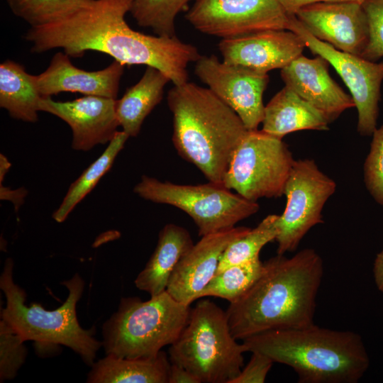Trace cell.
<instances>
[{
	"instance_id": "4",
	"label": "cell",
	"mask_w": 383,
	"mask_h": 383,
	"mask_svg": "<svg viewBox=\"0 0 383 383\" xmlns=\"http://www.w3.org/2000/svg\"><path fill=\"white\" fill-rule=\"evenodd\" d=\"M243 340L247 352L262 353L291 367L300 383H356L370 365L360 335L314 323L268 331Z\"/></svg>"
},
{
	"instance_id": "28",
	"label": "cell",
	"mask_w": 383,
	"mask_h": 383,
	"mask_svg": "<svg viewBox=\"0 0 383 383\" xmlns=\"http://www.w3.org/2000/svg\"><path fill=\"white\" fill-rule=\"evenodd\" d=\"M190 1L134 0L130 12L139 26L152 29L157 35L172 37L176 17Z\"/></svg>"
},
{
	"instance_id": "12",
	"label": "cell",
	"mask_w": 383,
	"mask_h": 383,
	"mask_svg": "<svg viewBox=\"0 0 383 383\" xmlns=\"http://www.w3.org/2000/svg\"><path fill=\"white\" fill-rule=\"evenodd\" d=\"M186 20L199 31L229 38L266 30H287L279 0H195Z\"/></svg>"
},
{
	"instance_id": "25",
	"label": "cell",
	"mask_w": 383,
	"mask_h": 383,
	"mask_svg": "<svg viewBox=\"0 0 383 383\" xmlns=\"http://www.w3.org/2000/svg\"><path fill=\"white\" fill-rule=\"evenodd\" d=\"M128 138L124 131H118L103 153L71 184L61 204L52 214L55 221H65L74 207L94 188L111 169Z\"/></svg>"
},
{
	"instance_id": "5",
	"label": "cell",
	"mask_w": 383,
	"mask_h": 383,
	"mask_svg": "<svg viewBox=\"0 0 383 383\" xmlns=\"http://www.w3.org/2000/svg\"><path fill=\"white\" fill-rule=\"evenodd\" d=\"M13 269V261L6 259L0 276V288L6 299V306L1 309V319L25 342L67 346L91 366L103 343L94 338V326L87 330L78 321L76 307L84 288L80 275L76 273L61 283L68 289L67 298L60 306L50 311L38 303L25 304L26 292L14 282Z\"/></svg>"
},
{
	"instance_id": "8",
	"label": "cell",
	"mask_w": 383,
	"mask_h": 383,
	"mask_svg": "<svg viewBox=\"0 0 383 383\" xmlns=\"http://www.w3.org/2000/svg\"><path fill=\"white\" fill-rule=\"evenodd\" d=\"M133 192L145 200L171 205L185 212L196 225L200 236L233 228L260 210L256 201L210 182L178 184L143 175Z\"/></svg>"
},
{
	"instance_id": "31",
	"label": "cell",
	"mask_w": 383,
	"mask_h": 383,
	"mask_svg": "<svg viewBox=\"0 0 383 383\" xmlns=\"http://www.w3.org/2000/svg\"><path fill=\"white\" fill-rule=\"evenodd\" d=\"M372 136L370 152L363 165V178L370 194L383 206V124Z\"/></svg>"
},
{
	"instance_id": "27",
	"label": "cell",
	"mask_w": 383,
	"mask_h": 383,
	"mask_svg": "<svg viewBox=\"0 0 383 383\" xmlns=\"http://www.w3.org/2000/svg\"><path fill=\"white\" fill-rule=\"evenodd\" d=\"M278 218L277 214L268 215L255 228L230 243L220 258L216 274L258 258L262 248L277 236Z\"/></svg>"
},
{
	"instance_id": "13",
	"label": "cell",
	"mask_w": 383,
	"mask_h": 383,
	"mask_svg": "<svg viewBox=\"0 0 383 383\" xmlns=\"http://www.w3.org/2000/svg\"><path fill=\"white\" fill-rule=\"evenodd\" d=\"M194 73L240 117L248 131L257 130L264 117L263 93L267 73L220 61L213 55L201 56Z\"/></svg>"
},
{
	"instance_id": "30",
	"label": "cell",
	"mask_w": 383,
	"mask_h": 383,
	"mask_svg": "<svg viewBox=\"0 0 383 383\" xmlns=\"http://www.w3.org/2000/svg\"><path fill=\"white\" fill-rule=\"evenodd\" d=\"M25 341L4 321H0V381L13 379L27 355Z\"/></svg>"
},
{
	"instance_id": "37",
	"label": "cell",
	"mask_w": 383,
	"mask_h": 383,
	"mask_svg": "<svg viewBox=\"0 0 383 383\" xmlns=\"http://www.w3.org/2000/svg\"><path fill=\"white\" fill-rule=\"evenodd\" d=\"M373 274L378 289L383 293V250L376 256L373 266Z\"/></svg>"
},
{
	"instance_id": "29",
	"label": "cell",
	"mask_w": 383,
	"mask_h": 383,
	"mask_svg": "<svg viewBox=\"0 0 383 383\" xmlns=\"http://www.w3.org/2000/svg\"><path fill=\"white\" fill-rule=\"evenodd\" d=\"M13 15L30 26L45 23L89 0H6Z\"/></svg>"
},
{
	"instance_id": "2",
	"label": "cell",
	"mask_w": 383,
	"mask_h": 383,
	"mask_svg": "<svg viewBox=\"0 0 383 383\" xmlns=\"http://www.w3.org/2000/svg\"><path fill=\"white\" fill-rule=\"evenodd\" d=\"M263 263L259 277L226 311L237 340L314 323L323 274V261L318 252L305 248L289 258L277 255Z\"/></svg>"
},
{
	"instance_id": "6",
	"label": "cell",
	"mask_w": 383,
	"mask_h": 383,
	"mask_svg": "<svg viewBox=\"0 0 383 383\" xmlns=\"http://www.w3.org/2000/svg\"><path fill=\"white\" fill-rule=\"evenodd\" d=\"M190 310V306L177 301L167 291L147 301L122 298L117 311L103 325L106 354L122 358L157 356L177 339Z\"/></svg>"
},
{
	"instance_id": "36",
	"label": "cell",
	"mask_w": 383,
	"mask_h": 383,
	"mask_svg": "<svg viewBox=\"0 0 383 383\" xmlns=\"http://www.w3.org/2000/svg\"><path fill=\"white\" fill-rule=\"evenodd\" d=\"M0 185L1 199L11 201L14 204L16 211H17L23 204L27 191L23 187L16 190H11L9 187H4L2 183H0Z\"/></svg>"
},
{
	"instance_id": "22",
	"label": "cell",
	"mask_w": 383,
	"mask_h": 383,
	"mask_svg": "<svg viewBox=\"0 0 383 383\" xmlns=\"http://www.w3.org/2000/svg\"><path fill=\"white\" fill-rule=\"evenodd\" d=\"M171 363L161 350L154 357L122 358L111 355L94 362L89 383H168Z\"/></svg>"
},
{
	"instance_id": "7",
	"label": "cell",
	"mask_w": 383,
	"mask_h": 383,
	"mask_svg": "<svg viewBox=\"0 0 383 383\" xmlns=\"http://www.w3.org/2000/svg\"><path fill=\"white\" fill-rule=\"evenodd\" d=\"M246 352L231 334L226 311L209 299L191 309L169 348L171 363L187 370L200 383H231L240 374Z\"/></svg>"
},
{
	"instance_id": "17",
	"label": "cell",
	"mask_w": 383,
	"mask_h": 383,
	"mask_svg": "<svg viewBox=\"0 0 383 383\" xmlns=\"http://www.w3.org/2000/svg\"><path fill=\"white\" fill-rule=\"evenodd\" d=\"M302 39L289 30H266L221 39L223 61L267 73L282 69L302 54Z\"/></svg>"
},
{
	"instance_id": "16",
	"label": "cell",
	"mask_w": 383,
	"mask_h": 383,
	"mask_svg": "<svg viewBox=\"0 0 383 383\" xmlns=\"http://www.w3.org/2000/svg\"><path fill=\"white\" fill-rule=\"evenodd\" d=\"M250 229L235 226L201 236L177 263L166 291L177 301L190 306L216 274L220 258L228 245Z\"/></svg>"
},
{
	"instance_id": "23",
	"label": "cell",
	"mask_w": 383,
	"mask_h": 383,
	"mask_svg": "<svg viewBox=\"0 0 383 383\" xmlns=\"http://www.w3.org/2000/svg\"><path fill=\"white\" fill-rule=\"evenodd\" d=\"M169 82L170 79L160 70L147 66L140 79L116 100L119 126L129 137L138 135L145 118L162 99Z\"/></svg>"
},
{
	"instance_id": "20",
	"label": "cell",
	"mask_w": 383,
	"mask_h": 383,
	"mask_svg": "<svg viewBox=\"0 0 383 383\" xmlns=\"http://www.w3.org/2000/svg\"><path fill=\"white\" fill-rule=\"evenodd\" d=\"M194 244L187 229L174 223L165 225L153 253L134 281L135 287L150 296L166 291L175 267Z\"/></svg>"
},
{
	"instance_id": "19",
	"label": "cell",
	"mask_w": 383,
	"mask_h": 383,
	"mask_svg": "<svg viewBox=\"0 0 383 383\" xmlns=\"http://www.w3.org/2000/svg\"><path fill=\"white\" fill-rule=\"evenodd\" d=\"M328 64L319 55L309 58L301 55L281 69V77L286 86L321 111L331 123L343 111L355 107V103L351 95L331 78Z\"/></svg>"
},
{
	"instance_id": "9",
	"label": "cell",
	"mask_w": 383,
	"mask_h": 383,
	"mask_svg": "<svg viewBox=\"0 0 383 383\" xmlns=\"http://www.w3.org/2000/svg\"><path fill=\"white\" fill-rule=\"evenodd\" d=\"M296 160L282 138L248 131L235 150L222 186L252 201L279 198Z\"/></svg>"
},
{
	"instance_id": "14",
	"label": "cell",
	"mask_w": 383,
	"mask_h": 383,
	"mask_svg": "<svg viewBox=\"0 0 383 383\" xmlns=\"http://www.w3.org/2000/svg\"><path fill=\"white\" fill-rule=\"evenodd\" d=\"M294 15L314 37L343 52L361 57L369 43V23L361 3H313Z\"/></svg>"
},
{
	"instance_id": "10",
	"label": "cell",
	"mask_w": 383,
	"mask_h": 383,
	"mask_svg": "<svg viewBox=\"0 0 383 383\" xmlns=\"http://www.w3.org/2000/svg\"><path fill=\"white\" fill-rule=\"evenodd\" d=\"M335 189V182L313 160H295L285 186V209L277 220V255L296 250L309 231L323 222V209Z\"/></svg>"
},
{
	"instance_id": "18",
	"label": "cell",
	"mask_w": 383,
	"mask_h": 383,
	"mask_svg": "<svg viewBox=\"0 0 383 383\" xmlns=\"http://www.w3.org/2000/svg\"><path fill=\"white\" fill-rule=\"evenodd\" d=\"M70 57L63 51L55 53L47 69L35 75L43 97L65 91L116 99L125 65L113 60L102 70L87 71L75 67Z\"/></svg>"
},
{
	"instance_id": "15",
	"label": "cell",
	"mask_w": 383,
	"mask_h": 383,
	"mask_svg": "<svg viewBox=\"0 0 383 383\" xmlns=\"http://www.w3.org/2000/svg\"><path fill=\"white\" fill-rule=\"evenodd\" d=\"M116 99L84 96L72 101H57L51 96L42 97L39 111L67 123L72 133V148L88 151L96 145L109 143L118 131Z\"/></svg>"
},
{
	"instance_id": "33",
	"label": "cell",
	"mask_w": 383,
	"mask_h": 383,
	"mask_svg": "<svg viewBox=\"0 0 383 383\" xmlns=\"http://www.w3.org/2000/svg\"><path fill=\"white\" fill-rule=\"evenodd\" d=\"M274 361L267 355L252 352L248 363L231 383H263Z\"/></svg>"
},
{
	"instance_id": "21",
	"label": "cell",
	"mask_w": 383,
	"mask_h": 383,
	"mask_svg": "<svg viewBox=\"0 0 383 383\" xmlns=\"http://www.w3.org/2000/svg\"><path fill=\"white\" fill-rule=\"evenodd\" d=\"M331 123L318 109L284 86L265 106L262 131L283 138L302 130H328Z\"/></svg>"
},
{
	"instance_id": "1",
	"label": "cell",
	"mask_w": 383,
	"mask_h": 383,
	"mask_svg": "<svg viewBox=\"0 0 383 383\" xmlns=\"http://www.w3.org/2000/svg\"><path fill=\"white\" fill-rule=\"evenodd\" d=\"M133 1H87L31 26L23 38L34 53L61 48L70 57H79L87 51H96L125 66L153 67L174 85L187 82L188 65L201 57L198 49L176 35H150L132 29L126 15Z\"/></svg>"
},
{
	"instance_id": "34",
	"label": "cell",
	"mask_w": 383,
	"mask_h": 383,
	"mask_svg": "<svg viewBox=\"0 0 383 383\" xmlns=\"http://www.w3.org/2000/svg\"><path fill=\"white\" fill-rule=\"evenodd\" d=\"M168 383H200V382L183 367L171 363Z\"/></svg>"
},
{
	"instance_id": "35",
	"label": "cell",
	"mask_w": 383,
	"mask_h": 383,
	"mask_svg": "<svg viewBox=\"0 0 383 383\" xmlns=\"http://www.w3.org/2000/svg\"><path fill=\"white\" fill-rule=\"evenodd\" d=\"M365 0H279L286 12L293 15L301 7L308 4L319 2L354 1L362 3Z\"/></svg>"
},
{
	"instance_id": "11",
	"label": "cell",
	"mask_w": 383,
	"mask_h": 383,
	"mask_svg": "<svg viewBox=\"0 0 383 383\" xmlns=\"http://www.w3.org/2000/svg\"><path fill=\"white\" fill-rule=\"evenodd\" d=\"M287 30L297 34L313 53L331 65L348 88L357 111V131L372 135L377 128L383 61L376 62L339 50L311 34L293 14L289 16Z\"/></svg>"
},
{
	"instance_id": "24",
	"label": "cell",
	"mask_w": 383,
	"mask_h": 383,
	"mask_svg": "<svg viewBox=\"0 0 383 383\" xmlns=\"http://www.w3.org/2000/svg\"><path fill=\"white\" fill-rule=\"evenodd\" d=\"M42 97L35 75L27 72L22 65L9 59L0 64V106L11 118L37 122Z\"/></svg>"
},
{
	"instance_id": "32",
	"label": "cell",
	"mask_w": 383,
	"mask_h": 383,
	"mask_svg": "<svg viewBox=\"0 0 383 383\" xmlns=\"http://www.w3.org/2000/svg\"><path fill=\"white\" fill-rule=\"evenodd\" d=\"M362 5L369 23L370 40L361 57L377 61L383 57V0H365Z\"/></svg>"
},
{
	"instance_id": "3",
	"label": "cell",
	"mask_w": 383,
	"mask_h": 383,
	"mask_svg": "<svg viewBox=\"0 0 383 383\" xmlns=\"http://www.w3.org/2000/svg\"><path fill=\"white\" fill-rule=\"evenodd\" d=\"M178 154L222 185L232 155L248 132L238 115L209 88L174 85L167 96Z\"/></svg>"
},
{
	"instance_id": "26",
	"label": "cell",
	"mask_w": 383,
	"mask_h": 383,
	"mask_svg": "<svg viewBox=\"0 0 383 383\" xmlns=\"http://www.w3.org/2000/svg\"><path fill=\"white\" fill-rule=\"evenodd\" d=\"M264 263L260 257L252 261L231 266L216 273L200 292L197 299L215 296L230 303L236 301L261 274Z\"/></svg>"
}]
</instances>
